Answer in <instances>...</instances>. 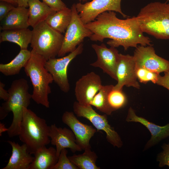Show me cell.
Listing matches in <instances>:
<instances>
[{
    "label": "cell",
    "mask_w": 169,
    "mask_h": 169,
    "mask_svg": "<svg viewBox=\"0 0 169 169\" xmlns=\"http://www.w3.org/2000/svg\"><path fill=\"white\" fill-rule=\"evenodd\" d=\"M84 25L93 33L90 37L91 40L102 42L109 38L111 40L107 43L110 47L122 46L125 51L130 47L136 48L138 44L153 45L150 38L144 35L136 17L121 19L114 11H107Z\"/></svg>",
    "instance_id": "6da1fadb"
},
{
    "label": "cell",
    "mask_w": 169,
    "mask_h": 169,
    "mask_svg": "<svg viewBox=\"0 0 169 169\" xmlns=\"http://www.w3.org/2000/svg\"><path fill=\"white\" fill-rule=\"evenodd\" d=\"M29 88L25 79L14 80L8 90L9 95L8 99L0 106V120L5 118L11 111L13 114V121L7 131L9 137L18 136L24 109L28 108L32 98L31 95L28 92Z\"/></svg>",
    "instance_id": "7a4b0ae2"
},
{
    "label": "cell",
    "mask_w": 169,
    "mask_h": 169,
    "mask_svg": "<svg viewBox=\"0 0 169 169\" xmlns=\"http://www.w3.org/2000/svg\"><path fill=\"white\" fill-rule=\"evenodd\" d=\"M143 33L157 39H169V4L151 2L142 8L136 17Z\"/></svg>",
    "instance_id": "3957f363"
},
{
    "label": "cell",
    "mask_w": 169,
    "mask_h": 169,
    "mask_svg": "<svg viewBox=\"0 0 169 169\" xmlns=\"http://www.w3.org/2000/svg\"><path fill=\"white\" fill-rule=\"evenodd\" d=\"M31 53L24 70L33 85L32 99L37 104L49 108L48 95L51 92L49 84L54 81L53 79L45 67L47 60L33 49Z\"/></svg>",
    "instance_id": "277c9868"
},
{
    "label": "cell",
    "mask_w": 169,
    "mask_h": 169,
    "mask_svg": "<svg viewBox=\"0 0 169 169\" xmlns=\"http://www.w3.org/2000/svg\"><path fill=\"white\" fill-rule=\"evenodd\" d=\"M49 128L44 119L25 108L18 136L20 141L26 144L29 153L34 154L38 149L50 142Z\"/></svg>",
    "instance_id": "5b68a950"
},
{
    "label": "cell",
    "mask_w": 169,
    "mask_h": 169,
    "mask_svg": "<svg viewBox=\"0 0 169 169\" xmlns=\"http://www.w3.org/2000/svg\"><path fill=\"white\" fill-rule=\"evenodd\" d=\"M30 46L47 60L55 58L62 46L64 35L50 27L45 21L33 27Z\"/></svg>",
    "instance_id": "8992f818"
},
{
    "label": "cell",
    "mask_w": 169,
    "mask_h": 169,
    "mask_svg": "<svg viewBox=\"0 0 169 169\" xmlns=\"http://www.w3.org/2000/svg\"><path fill=\"white\" fill-rule=\"evenodd\" d=\"M71 9V21L64 35L62 46L58 55L59 57H63L66 54L74 51L85 38H90L93 34L81 20L76 9V4H73Z\"/></svg>",
    "instance_id": "52a82bcc"
},
{
    "label": "cell",
    "mask_w": 169,
    "mask_h": 169,
    "mask_svg": "<svg viewBox=\"0 0 169 169\" xmlns=\"http://www.w3.org/2000/svg\"><path fill=\"white\" fill-rule=\"evenodd\" d=\"M74 113L77 116L86 118L98 131H103L106 134L107 141L114 146L121 147L123 142L114 128L109 124L107 115H101L96 112L91 105L80 104L77 101L73 105Z\"/></svg>",
    "instance_id": "ba28073f"
},
{
    "label": "cell",
    "mask_w": 169,
    "mask_h": 169,
    "mask_svg": "<svg viewBox=\"0 0 169 169\" xmlns=\"http://www.w3.org/2000/svg\"><path fill=\"white\" fill-rule=\"evenodd\" d=\"M83 50V44H80L74 51L59 58H52L47 60L45 67L51 74L53 80L63 92H69L70 86L67 76L68 66L71 62Z\"/></svg>",
    "instance_id": "9c48e42d"
},
{
    "label": "cell",
    "mask_w": 169,
    "mask_h": 169,
    "mask_svg": "<svg viewBox=\"0 0 169 169\" xmlns=\"http://www.w3.org/2000/svg\"><path fill=\"white\" fill-rule=\"evenodd\" d=\"M121 0H92L82 4H76L79 15L84 24L94 20L98 15L107 11H115L120 13L124 18L127 16L121 9Z\"/></svg>",
    "instance_id": "30bf717a"
},
{
    "label": "cell",
    "mask_w": 169,
    "mask_h": 169,
    "mask_svg": "<svg viewBox=\"0 0 169 169\" xmlns=\"http://www.w3.org/2000/svg\"><path fill=\"white\" fill-rule=\"evenodd\" d=\"M136 68H142L160 74L169 71V61L159 56L152 46H138L133 55Z\"/></svg>",
    "instance_id": "8fae6325"
},
{
    "label": "cell",
    "mask_w": 169,
    "mask_h": 169,
    "mask_svg": "<svg viewBox=\"0 0 169 169\" xmlns=\"http://www.w3.org/2000/svg\"><path fill=\"white\" fill-rule=\"evenodd\" d=\"M91 47L95 51L97 59L90 65L100 68L104 73L117 81L116 72L120 55L118 51L113 47L108 48L103 43L100 45L92 44Z\"/></svg>",
    "instance_id": "7c38bea8"
},
{
    "label": "cell",
    "mask_w": 169,
    "mask_h": 169,
    "mask_svg": "<svg viewBox=\"0 0 169 169\" xmlns=\"http://www.w3.org/2000/svg\"><path fill=\"white\" fill-rule=\"evenodd\" d=\"M103 85L100 76L94 72L82 76L75 83L74 92L77 101L88 105Z\"/></svg>",
    "instance_id": "4fadbf2b"
},
{
    "label": "cell",
    "mask_w": 169,
    "mask_h": 169,
    "mask_svg": "<svg viewBox=\"0 0 169 169\" xmlns=\"http://www.w3.org/2000/svg\"><path fill=\"white\" fill-rule=\"evenodd\" d=\"M116 76L117 83L114 86V89L123 90L125 86L140 89V85L137 80L133 56L120 54Z\"/></svg>",
    "instance_id": "5bb4252c"
},
{
    "label": "cell",
    "mask_w": 169,
    "mask_h": 169,
    "mask_svg": "<svg viewBox=\"0 0 169 169\" xmlns=\"http://www.w3.org/2000/svg\"><path fill=\"white\" fill-rule=\"evenodd\" d=\"M72 112L66 111L63 114L62 120L74 133L77 145L82 149H91L90 141L97 131L91 125L82 123Z\"/></svg>",
    "instance_id": "9a60e30c"
},
{
    "label": "cell",
    "mask_w": 169,
    "mask_h": 169,
    "mask_svg": "<svg viewBox=\"0 0 169 169\" xmlns=\"http://www.w3.org/2000/svg\"><path fill=\"white\" fill-rule=\"evenodd\" d=\"M49 136L51 144L56 146L58 158L64 149L69 148L73 153L83 150L77 144L75 136L71 130L52 124L50 126Z\"/></svg>",
    "instance_id": "2e32d148"
},
{
    "label": "cell",
    "mask_w": 169,
    "mask_h": 169,
    "mask_svg": "<svg viewBox=\"0 0 169 169\" xmlns=\"http://www.w3.org/2000/svg\"><path fill=\"white\" fill-rule=\"evenodd\" d=\"M126 120L128 122L140 123L150 131L151 137L146 144L144 150L150 148L169 136V123L163 126L156 125L143 117L137 115L134 110L131 107L128 110Z\"/></svg>",
    "instance_id": "e0dca14e"
},
{
    "label": "cell",
    "mask_w": 169,
    "mask_h": 169,
    "mask_svg": "<svg viewBox=\"0 0 169 169\" xmlns=\"http://www.w3.org/2000/svg\"><path fill=\"white\" fill-rule=\"evenodd\" d=\"M7 142L12 147V154L7 164L2 169H29L34 157L29 152L26 144L20 145L10 141Z\"/></svg>",
    "instance_id": "ac0fdd59"
},
{
    "label": "cell",
    "mask_w": 169,
    "mask_h": 169,
    "mask_svg": "<svg viewBox=\"0 0 169 169\" xmlns=\"http://www.w3.org/2000/svg\"><path fill=\"white\" fill-rule=\"evenodd\" d=\"M28 9L26 8L16 6L1 21L0 30L28 28Z\"/></svg>",
    "instance_id": "d6986e66"
},
{
    "label": "cell",
    "mask_w": 169,
    "mask_h": 169,
    "mask_svg": "<svg viewBox=\"0 0 169 169\" xmlns=\"http://www.w3.org/2000/svg\"><path fill=\"white\" fill-rule=\"evenodd\" d=\"M34 159L29 169H51L57 163L58 158L56 149L44 146L38 149L33 154Z\"/></svg>",
    "instance_id": "ffe728a7"
},
{
    "label": "cell",
    "mask_w": 169,
    "mask_h": 169,
    "mask_svg": "<svg viewBox=\"0 0 169 169\" xmlns=\"http://www.w3.org/2000/svg\"><path fill=\"white\" fill-rule=\"evenodd\" d=\"M32 38V31L28 28L3 30L0 34V43L7 41L14 43L21 49H28Z\"/></svg>",
    "instance_id": "44dd1931"
},
{
    "label": "cell",
    "mask_w": 169,
    "mask_h": 169,
    "mask_svg": "<svg viewBox=\"0 0 169 169\" xmlns=\"http://www.w3.org/2000/svg\"><path fill=\"white\" fill-rule=\"evenodd\" d=\"M28 6V22L33 28L56 12L39 0H29Z\"/></svg>",
    "instance_id": "7402d4cb"
},
{
    "label": "cell",
    "mask_w": 169,
    "mask_h": 169,
    "mask_svg": "<svg viewBox=\"0 0 169 169\" xmlns=\"http://www.w3.org/2000/svg\"><path fill=\"white\" fill-rule=\"evenodd\" d=\"M31 51L21 49L17 55L10 62L0 64V72L3 75L12 76L18 74L24 67L31 56Z\"/></svg>",
    "instance_id": "603a6c76"
},
{
    "label": "cell",
    "mask_w": 169,
    "mask_h": 169,
    "mask_svg": "<svg viewBox=\"0 0 169 169\" xmlns=\"http://www.w3.org/2000/svg\"><path fill=\"white\" fill-rule=\"evenodd\" d=\"M71 18V10L67 8L49 15L45 21L53 29L62 33L67 29Z\"/></svg>",
    "instance_id": "cb8c5ba5"
},
{
    "label": "cell",
    "mask_w": 169,
    "mask_h": 169,
    "mask_svg": "<svg viewBox=\"0 0 169 169\" xmlns=\"http://www.w3.org/2000/svg\"><path fill=\"white\" fill-rule=\"evenodd\" d=\"M68 157L79 169H100L96 164L97 156L91 149L84 150V152L82 154H74Z\"/></svg>",
    "instance_id": "d4e9b609"
},
{
    "label": "cell",
    "mask_w": 169,
    "mask_h": 169,
    "mask_svg": "<svg viewBox=\"0 0 169 169\" xmlns=\"http://www.w3.org/2000/svg\"><path fill=\"white\" fill-rule=\"evenodd\" d=\"M114 86L112 84L103 85L93 99L90 105L107 115H111L113 111L109 105L108 97Z\"/></svg>",
    "instance_id": "484cf974"
},
{
    "label": "cell",
    "mask_w": 169,
    "mask_h": 169,
    "mask_svg": "<svg viewBox=\"0 0 169 169\" xmlns=\"http://www.w3.org/2000/svg\"><path fill=\"white\" fill-rule=\"evenodd\" d=\"M108 99L109 105L113 111L124 107L127 102V97L123 90L113 88L109 93Z\"/></svg>",
    "instance_id": "4316f807"
},
{
    "label": "cell",
    "mask_w": 169,
    "mask_h": 169,
    "mask_svg": "<svg viewBox=\"0 0 169 169\" xmlns=\"http://www.w3.org/2000/svg\"><path fill=\"white\" fill-rule=\"evenodd\" d=\"M136 74L139 82L144 84L150 81L156 84L160 74L142 68H136Z\"/></svg>",
    "instance_id": "83f0119b"
},
{
    "label": "cell",
    "mask_w": 169,
    "mask_h": 169,
    "mask_svg": "<svg viewBox=\"0 0 169 169\" xmlns=\"http://www.w3.org/2000/svg\"><path fill=\"white\" fill-rule=\"evenodd\" d=\"M68 152L65 148L61 150L57 163L51 169H79L67 156Z\"/></svg>",
    "instance_id": "f1b7e54d"
},
{
    "label": "cell",
    "mask_w": 169,
    "mask_h": 169,
    "mask_svg": "<svg viewBox=\"0 0 169 169\" xmlns=\"http://www.w3.org/2000/svg\"><path fill=\"white\" fill-rule=\"evenodd\" d=\"M163 151L157 156V161L160 167L167 166L169 167V143L164 144L162 146Z\"/></svg>",
    "instance_id": "f546056e"
},
{
    "label": "cell",
    "mask_w": 169,
    "mask_h": 169,
    "mask_svg": "<svg viewBox=\"0 0 169 169\" xmlns=\"http://www.w3.org/2000/svg\"><path fill=\"white\" fill-rule=\"evenodd\" d=\"M15 7L16 6L12 3L0 1V21H2L8 13Z\"/></svg>",
    "instance_id": "4dcf8cb0"
},
{
    "label": "cell",
    "mask_w": 169,
    "mask_h": 169,
    "mask_svg": "<svg viewBox=\"0 0 169 169\" xmlns=\"http://www.w3.org/2000/svg\"><path fill=\"white\" fill-rule=\"evenodd\" d=\"M42 1L56 12L67 8L61 0H42Z\"/></svg>",
    "instance_id": "1f68e13d"
},
{
    "label": "cell",
    "mask_w": 169,
    "mask_h": 169,
    "mask_svg": "<svg viewBox=\"0 0 169 169\" xmlns=\"http://www.w3.org/2000/svg\"><path fill=\"white\" fill-rule=\"evenodd\" d=\"M164 74L161 76L158 75L156 84L163 86L169 90V71L164 72Z\"/></svg>",
    "instance_id": "d6a6232c"
},
{
    "label": "cell",
    "mask_w": 169,
    "mask_h": 169,
    "mask_svg": "<svg viewBox=\"0 0 169 169\" xmlns=\"http://www.w3.org/2000/svg\"><path fill=\"white\" fill-rule=\"evenodd\" d=\"M5 86L4 84L0 82V99L5 101L8 99L9 95L8 91L4 89Z\"/></svg>",
    "instance_id": "836d02e7"
},
{
    "label": "cell",
    "mask_w": 169,
    "mask_h": 169,
    "mask_svg": "<svg viewBox=\"0 0 169 169\" xmlns=\"http://www.w3.org/2000/svg\"><path fill=\"white\" fill-rule=\"evenodd\" d=\"M29 0H18V6L25 8H28V2Z\"/></svg>",
    "instance_id": "e575fe53"
},
{
    "label": "cell",
    "mask_w": 169,
    "mask_h": 169,
    "mask_svg": "<svg viewBox=\"0 0 169 169\" xmlns=\"http://www.w3.org/2000/svg\"><path fill=\"white\" fill-rule=\"evenodd\" d=\"M8 128H6L5 127L4 124L1 123H0V136L2 135L3 132L6 131H7Z\"/></svg>",
    "instance_id": "d590c367"
},
{
    "label": "cell",
    "mask_w": 169,
    "mask_h": 169,
    "mask_svg": "<svg viewBox=\"0 0 169 169\" xmlns=\"http://www.w3.org/2000/svg\"><path fill=\"white\" fill-rule=\"evenodd\" d=\"M0 1H3L6 2L12 3L15 6H18V0H0Z\"/></svg>",
    "instance_id": "8d00e7d4"
},
{
    "label": "cell",
    "mask_w": 169,
    "mask_h": 169,
    "mask_svg": "<svg viewBox=\"0 0 169 169\" xmlns=\"http://www.w3.org/2000/svg\"><path fill=\"white\" fill-rule=\"evenodd\" d=\"M87 0H79V1H83V2H84V1H87Z\"/></svg>",
    "instance_id": "74e56055"
},
{
    "label": "cell",
    "mask_w": 169,
    "mask_h": 169,
    "mask_svg": "<svg viewBox=\"0 0 169 169\" xmlns=\"http://www.w3.org/2000/svg\"><path fill=\"white\" fill-rule=\"evenodd\" d=\"M167 1H168L169 2V0H167ZM168 4H169V3Z\"/></svg>",
    "instance_id": "f35d334b"
}]
</instances>
